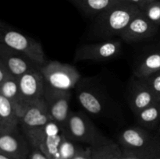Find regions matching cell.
<instances>
[{
    "mask_svg": "<svg viewBox=\"0 0 160 159\" xmlns=\"http://www.w3.org/2000/svg\"><path fill=\"white\" fill-rule=\"evenodd\" d=\"M140 8L128 0H123L97 15L95 30L100 36H119L141 12Z\"/></svg>",
    "mask_w": 160,
    "mask_h": 159,
    "instance_id": "cell-1",
    "label": "cell"
},
{
    "mask_svg": "<svg viewBox=\"0 0 160 159\" xmlns=\"http://www.w3.org/2000/svg\"><path fill=\"white\" fill-rule=\"evenodd\" d=\"M118 142L122 151L142 159L160 157V136L144 127L133 126L123 129L118 136Z\"/></svg>",
    "mask_w": 160,
    "mask_h": 159,
    "instance_id": "cell-2",
    "label": "cell"
},
{
    "mask_svg": "<svg viewBox=\"0 0 160 159\" xmlns=\"http://www.w3.org/2000/svg\"><path fill=\"white\" fill-rule=\"evenodd\" d=\"M63 132L66 137L72 141L87 144L91 147L112 141L100 131L85 114L81 112L70 111L63 126Z\"/></svg>",
    "mask_w": 160,
    "mask_h": 159,
    "instance_id": "cell-3",
    "label": "cell"
},
{
    "mask_svg": "<svg viewBox=\"0 0 160 159\" xmlns=\"http://www.w3.org/2000/svg\"><path fill=\"white\" fill-rule=\"evenodd\" d=\"M31 147L42 151L49 159H56L65 134L63 129L55 121L45 126L22 129Z\"/></svg>",
    "mask_w": 160,
    "mask_h": 159,
    "instance_id": "cell-4",
    "label": "cell"
},
{
    "mask_svg": "<svg viewBox=\"0 0 160 159\" xmlns=\"http://www.w3.org/2000/svg\"><path fill=\"white\" fill-rule=\"evenodd\" d=\"M1 42L12 49L18 51L42 67L47 63L46 56L40 42L30 37L20 31L9 28H2L0 34Z\"/></svg>",
    "mask_w": 160,
    "mask_h": 159,
    "instance_id": "cell-5",
    "label": "cell"
},
{
    "mask_svg": "<svg viewBox=\"0 0 160 159\" xmlns=\"http://www.w3.org/2000/svg\"><path fill=\"white\" fill-rule=\"evenodd\" d=\"M40 71L46 84L59 90H70L81 80V74L73 65L59 61H49L40 67Z\"/></svg>",
    "mask_w": 160,
    "mask_h": 159,
    "instance_id": "cell-6",
    "label": "cell"
},
{
    "mask_svg": "<svg viewBox=\"0 0 160 159\" xmlns=\"http://www.w3.org/2000/svg\"><path fill=\"white\" fill-rule=\"evenodd\" d=\"M121 42L116 39H109L98 43L85 44L77 49L74 59L81 61L103 62L114 59L121 51Z\"/></svg>",
    "mask_w": 160,
    "mask_h": 159,
    "instance_id": "cell-7",
    "label": "cell"
},
{
    "mask_svg": "<svg viewBox=\"0 0 160 159\" xmlns=\"http://www.w3.org/2000/svg\"><path fill=\"white\" fill-rule=\"evenodd\" d=\"M44 98L46 101L53 121L57 123L63 129L70 112V91L56 89L46 84Z\"/></svg>",
    "mask_w": 160,
    "mask_h": 159,
    "instance_id": "cell-8",
    "label": "cell"
},
{
    "mask_svg": "<svg viewBox=\"0 0 160 159\" xmlns=\"http://www.w3.org/2000/svg\"><path fill=\"white\" fill-rule=\"evenodd\" d=\"M20 94L27 107L30 103L44 98L45 82L40 68H34L18 78Z\"/></svg>",
    "mask_w": 160,
    "mask_h": 159,
    "instance_id": "cell-9",
    "label": "cell"
},
{
    "mask_svg": "<svg viewBox=\"0 0 160 159\" xmlns=\"http://www.w3.org/2000/svg\"><path fill=\"white\" fill-rule=\"evenodd\" d=\"M159 26L150 21L141 11L120 35L127 43H135L152 37L157 33Z\"/></svg>",
    "mask_w": 160,
    "mask_h": 159,
    "instance_id": "cell-10",
    "label": "cell"
},
{
    "mask_svg": "<svg viewBox=\"0 0 160 159\" xmlns=\"http://www.w3.org/2000/svg\"><path fill=\"white\" fill-rule=\"evenodd\" d=\"M32 147L20 131L0 134V153L15 159H28Z\"/></svg>",
    "mask_w": 160,
    "mask_h": 159,
    "instance_id": "cell-11",
    "label": "cell"
},
{
    "mask_svg": "<svg viewBox=\"0 0 160 159\" xmlns=\"http://www.w3.org/2000/svg\"><path fill=\"white\" fill-rule=\"evenodd\" d=\"M0 62L6 65L12 76L17 79L31 69L40 68L26 56L2 43H0Z\"/></svg>",
    "mask_w": 160,
    "mask_h": 159,
    "instance_id": "cell-12",
    "label": "cell"
},
{
    "mask_svg": "<svg viewBox=\"0 0 160 159\" xmlns=\"http://www.w3.org/2000/svg\"><path fill=\"white\" fill-rule=\"evenodd\" d=\"M53 121L45 98L30 103L20 118L22 129L45 126Z\"/></svg>",
    "mask_w": 160,
    "mask_h": 159,
    "instance_id": "cell-13",
    "label": "cell"
},
{
    "mask_svg": "<svg viewBox=\"0 0 160 159\" xmlns=\"http://www.w3.org/2000/svg\"><path fill=\"white\" fill-rule=\"evenodd\" d=\"M156 101L159 100L148 86L140 78L136 77L131 84L129 97L130 106L134 114L136 115Z\"/></svg>",
    "mask_w": 160,
    "mask_h": 159,
    "instance_id": "cell-14",
    "label": "cell"
},
{
    "mask_svg": "<svg viewBox=\"0 0 160 159\" xmlns=\"http://www.w3.org/2000/svg\"><path fill=\"white\" fill-rule=\"evenodd\" d=\"M20 117L13 104L0 95V134L20 131Z\"/></svg>",
    "mask_w": 160,
    "mask_h": 159,
    "instance_id": "cell-15",
    "label": "cell"
},
{
    "mask_svg": "<svg viewBox=\"0 0 160 159\" xmlns=\"http://www.w3.org/2000/svg\"><path fill=\"white\" fill-rule=\"evenodd\" d=\"M0 95L7 98L14 105L21 118L27 108L26 104L20 94L18 79L14 76L0 84Z\"/></svg>",
    "mask_w": 160,
    "mask_h": 159,
    "instance_id": "cell-16",
    "label": "cell"
},
{
    "mask_svg": "<svg viewBox=\"0 0 160 159\" xmlns=\"http://www.w3.org/2000/svg\"><path fill=\"white\" fill-rule=\"evenodd\" d=\"M78 99L83 108L92 115H98L104 108L103 98L98 92L92 89H80L78 92Z\"/></svg>",
    "mask_w": 160,
    "mask_h": 159,
    "instance_id": "cell-17",
    "label": "cell"
},
{
    "mask_svg": "<svg viewBox=\"0 0 160 159\" xmlns=\"http://www.w3.org/2000/svg\"><path fill=\"white\" fill-rule=\"evenodd\" d=\"M86 15H98L123 0H68Z\"/></svg>",
    "mask_w": 160,
    "mask_h": 159,
    "instance_id": "cell-18",
    "label": "cell"
},
{
    "mask_svg": "<svg viewBox=\"0 0 160 159\" xmlns=\"http://www.w3.org/2000/svg\"><path fill=\"white\" fill-rule=\"evenodd\" d=\"M160 71V50L152 51L144 56L134 70V76L143 78Z\"/></svg>",
    "mask_w": 160,
    "mask_h": 159,
    "instance_id": "cell-19",
    "label": "cell"
},
{
    "mask_svg": "<svg viewBox=\"0 0 160 159\" xmlns=\"http://www.w3.org/2000/svg\"><path fill=\"white\" fill-rule=\"evenodd\" d=\"M137 119L142 126L145 129H156L160 126V101L136 114Z\"/></svg>",
    "mask_w": 160,
    "mask_h": 159,
    "instance_id": "cell-20",
    "label": "cell"
},
{
    "mask_svg": "<svg viewBox=\"0 0 160 159\" xmlns=\"http://www.w3.org/2000/svg\"><path fill=\"white\" fill-rule=\"evenodd\" d=\"M92 159H122L120 145L113 141L101 146L92 147Z\"/></svg>",
    "mask_w": 160,
    "mask_h": 159,
    "instance_id": "cell-21",
    "label": "cell"
},
{
    "mask_svg": "<svg viewBox=\"0 0 160 159\" xmlns=\"http://www.w3.org/2000/svg\"><path fill=\"white\" fill-rule=\"evenodd\" d=\"M81 148V147H80L78 143L72 141L65 136L59 146L56 159H73Z\"/></svg>",
    "mask_w": 160,
    "mask_h": 159,
    "instance_id": "cell-22",
    "label": "cell"
},
{
    "mask_svg": "<svg viewBox=\"0 0 160 159\" xmlns=\"http://www.w3.org/2000/svg\"><path fill=\"white\" fill-rule=\"evenodd\" d=\"M142 11L150 21L160 26V0L152 2Z\"/></svg>",
    "mask_w": 160,
    "mask_h": 159,
    "instance_id": "cell-23",
    "label": "cell"
},
{
    "mask_svg": "<svg viewBox=\"0 0 160 159\" xmlns=\"http://www.w3.org/2000/svg\"><path fill=\"white\" fill-rule=\"evenodd\" d=\"M140 79L148 86L157 99L160 101V71Z\"/></svg>",
    "mask_w": 160,
    "mask_h": 159,
    "instance_id": "cell-24",
    "label": "cell"
},
{
    "mask_svg": "<svg viewBox=\"0 0 160 159\" xmlns=\"http://www.w3.org/2000/svg\"><path fill=\"white\" fill-rule=\"evenodd\" d=\"M73 159H92V147H81L78 154Z\"/></svg>",
    "mask_w": 160,
    "mask_h": 159,
    "instance_id": "cell-25",
    "label": "cell"
},
{
    "mask_svg": "<svg viewBox=\"0 0 160 159\" xmlns=\"http://www.w3.org/2000/svg\"><path fill=\"white\" fill-rule=\"evenodd\" d=\"M12 76V74L9 71V70L6 68V65L2 62H0V84L7 80L8 79L11 78Z\"/></svg>",
    "mask_w": 160,
    "mask_h": 159,
    "instance_id": "cell-26",
    "label": "cell"
},
{
    "mask_svg": "<svg viewBox=\"0 0 160 159\" xmlns=\"http://www.w3.org/2000/svg\"><path fill=\"white\" fill-rule=\"evenodd\" d=\"M28 159H49L47 156H45L43 153L38 149L32 148L31 152L30 154Z\"/></svg>",
    "mask_w": 160,
    "mask_h": 159,
    "instance_id": "cell-27",
    "label": "cell"
},
{
    "mask_svg": "<svg viewBox=\"0 0 160 159\" xmlns=\"http://www.w3.org/2000/svg\"><path fill=\"white\" fill-rule=\"evenodd\" d=\"M128 1L131 2L132 3L135 4L136 6H138L140 8L141 10H142L147 5L149 4L152 2L156 1V0H128Z\"/></svg>",
    "mask_w": 160,
    "mask_h": 159,
    "instance_id": "cell-28",
    "label": "cell"
},
{
    "mask_svg": "<svg viewBox=\"0 0 160 159\" xmlns=\"http://www.w3.org/2000/svg\"><path fill=\"white\" fill-rule=\"evenodd\" d=\"M122 159H142V158L137 157V156L135 155H133V154H130V153L122 151Z\"/></svg>",
    "mask_w": 160,
    "mask_h": 159,
    "instance_id": "cell-29",
    "label": "cell"
},
{
    "mask_svg": "<svg viewBox=\"0 0 160 159\" xmlns=\"http://www.w3.org/2000/svg\"><path fill=\"white\" fill-rule=\"evenodd\" d=\"M0 159H15V158L9 157V156L6 155V154H2V153H0Z\"/></svg>",
    "mask_w": 160,
    "mask_h": 159,
    "instance_id": "cell-30",
    "label": "cell"
},
{
    "mask_svg": "<svg viewBox=\"0 0 160 159\" xmlns=\"http://www.w3.org/2000/svg\"><path fill=\"white\" fill-rule=\"evenodd\" d=\"M159 132H160V126H159Z\"/></svg>",
    "mask_w": 160,
    "mask_h": 159,
    "instance_id": "cell-31",
    "label": "cell"
},
{
    "mask_svg": "<svg viewBox=\"0 0 160 159\" xmlns=\"http://www.w3.org/2000/svg\"><path fill=\"white\" fill-rule=\"evenodd\" d=\"M158 159H160V157H159V158H158Z\"/></svg>",
    "mask_w": 160,
    "mask_h": 159,
    "instance_id": "cell-32",
    "label": "cell"
}]
</instances>
